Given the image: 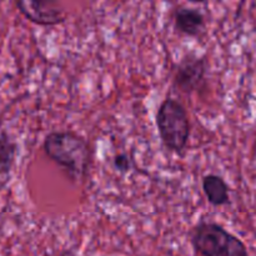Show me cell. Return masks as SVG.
Segmentation results:
<instances>
[{
  "label": "cell",
  "mask_w": 256,
  "mask_h": 256,
  "mask_svg": "<svg viewBox=\"0 0 256 256\" xmlns=\"http://www.w3.org/2000/svg\"><path fill=\"white\" fill-rule=\"evenodd\" d=\"M189 238L199 256H250L245 242L218 222H199Z\"/></svg>",
  "instance_id": "3"
},
{
  "label": "cell",
  "mask_w": 256,
  "mask_h": 256,
  "mask_svg": "<svg viewBox=\"0 0 256 256\" xmlns=\"http://www.w3.org/2000/svg\"><path fill=\"white\" fill-rule=\"evenodd\" d=\"M156 128L160 140L168 152L184 156L189 144L192 125L184 105L166 96L156 112Z\"/></svg>",
  "instance_id": "2"
},
{
  "label": "cell",
  "mask_w": 256,
  "mask_h": 256,
  "mask_svg": "<svg viewBox=\"0 0 256 256\" xmlns=\"http://www.w3.org/2000/svg\"><path fill=\"white\" fill-rule=\"evenodd\" d=\"M112 165H114V168L118 172L125 174V172H129L134 168V162H132V159L128 154L119 152L112 159Z\"/></svg>",
  "instance_id": "9"
},
{
  "label": "cell",
  "mask_w": 256,
  "mask_h": 256,
  "mask_svg": "<svg viewBox=\"0 0 256 256\" xmlns=\"http://www.w3.org/2000/svg\"><path fill=\"white\" fill-rule=\"evenodd\" d=\"M18 144L5 130H0V176H8L15 164Z\"/></svg>",
  "instance_id": "8"
},
{
  "label": "cell",
  "mask_w": 256,
  "mask_h": 256,
  "mask_svg": "<svg viewBox=\"0 0 256 256\" xmlns=\"http://www.w3.org/2000/svg\"><path fill=\"white\" fill-rule=\"evenodd\" d=\"M208 72V60L194 52L185 54L176 65L172 76V86L180 92L192 95L204 85Z\"/></svg>",
  "instance_id": "4"
},
{
  "label": "cell",
  "mask_w": 256,
  "mask_h": 256,
  "mask_svg": "<svg viewBox=\"0 0 256 256\" xmlns=\"http://www.w3.org/2000/svg\"><path fill=\"white\" fill-rule=\"evenodd\" d=\"M15 6L29 22L42 26H52L66 20L64 9L56 2L48 0H19Z\"/></svg>",
  "instance_id": "5"
},
{
  "label": "cell",
  "mask_w": 256,
  "mask_h": 256,
  "mask_svg": "<svg viewBox=\"0 0 256 256\" xmlns=\"http://www.w3.org/2000/svg\"><path fill=\"white\" fill-rule=\"evenodd\" d=\"M175 32L190 38H198L205 29V15L199 8L176 6L172 14Z\"/></svg>",
  "instance_id": "6"
},
{
  "label": "cell",
  "mask_w": 256,
  "mask_h": 256,
  "mask_svg": "<svg viewBox=\"0 0 256 256\" xmlns=\"http://www.w3.org/2000/svg\"><path fill=\"white\" fill-rule=\"evenodd\" d=\"M202 192L212 206H225L230 204V188L220 175H205L202 178Z\"/></svg>",
  "instance_id": "7"
},
{
  "label": "cell",
  "mask_w": 256,
  "mask_h": 256,
  "mask_svg": "<svg viewBox=\"0 0 256 256\" xmlns=\"http://www.w3.org/2000/svg\"><path fill=\"white\" fill-rule=\"evenodd\" d=\"M255 149H256V142H255Z\"/></svg>",
  "instance_id": "10"
},
{
  "label": "cell",
  "mask_w": 256,
  "mask_h": 256,
  "mask_svg": "<svg viewBox=\"0 0 256 256\" xmlns=\"http://www.w3.org/2000/svg\"><path fill=\"white\" fill-rule=\"evenodd\" d=\"M42 150L52 162L66 172L74 182H82L89 175L92 149L89 142L74 132H52L42 142Z\"/></svg>",
  "instance_id": "1"
}]
</instances>
